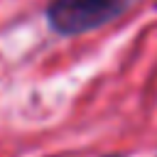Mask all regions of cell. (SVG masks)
<instances>
[{
    "label": "cell",
    "instance_id": "6da1fadb",
    "mask_svg": "<svg viewBox=\"0 0 157 157\" xmlns=\"http://www.w3.org/2000/svg\"><path fill=\"white\" fill-rule=\"evenodd\" d=\"M135 0H49L44 20L52 32L76 37L118 20Z\"/></svg>",
    "mask_w": 157,
    "mask_h": 157
},
{
    "label": "cell",
    "instance_id": "7a4b0ae2",
    "mask_svg": "<svg viewBox=\"0 0 157 157\" xmlns=\"http://www.w3.org/2000/svg\"><path fill=\"white\" fill-rule=\"evenodd\" d=\"M105 157H123V155H105Z\"/></svg>",
    "mask_w": 157,
    "mask_h": 157
}]
</instances>
